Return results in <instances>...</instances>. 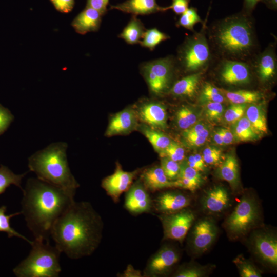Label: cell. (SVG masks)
Returning a JSON list of instances; mask_svg holds the SVG:
<instances>
[{
    "mask_svg": "<svg viewBox=\"0 0 277 277\" xmlns=\"http://www.w3.org/2000/svg\"><path fill=\"white\" fill-rule=\"evenodd\" d=\"M233 133L236 138L241 141H254L259 137V134L246 116H242L234 123Z\"/></svg>",
    "mask_w": 277,
    "mask_h": 277,
    "instance_id": "f546056e",
    "label": "cell"
},
{
    "mask_svg": "<svg viewBox=\"0 0 277 277\" xmlns=\"http://www.w3.org/2000/svg\"><path fill=\"white\" fill-rule=\"evenodd\" d=\"M197 116L194 111L187 106H182L176 113V123L182 130H186L196 124Z\"/></svg>",
    "mask_w": 277,
    "mask_h": 277,
    "instance_id": "d6a6232c",
    "label": "cell"
},
{
    "mask_svg": "<svg viewBox=\"0 0 277 277\" xmlns=\"http://www.w3.org/2000/svg\"><path fill=\"white\" fill-rule=\"evenodd\" d=\"M169 38L168 35L153 28L146 30L139 44L142 47L153 51L161 42Z\"/></svg>",
    "mask_w": 277,
    "mask_h": 277,
    "instance_id": "4dcf8cb0",
    "label": "cell"
},
{
    "mask_svg": "<svg viewBox=\"0 0 277 277\" xmlns=\"http://www.w3.org/2000/svg\"><path fill=\"white\" fill-rule=\"evenodd\" d=\"M109 0H87L86 6L92 8L103 15L107 11V7Z\"/></svg>",
    "mask_w": 277,
    "mask_h": 277,
    "instance_id": "681fc988",
    "label": "cell"
},
{
    "mask_svg": "<svg viewBox=\"0 0 277 277\" xmlns=\"http://www.w3.org/2000/svg\"><path fill=\"white\" fill-rule=\"evenodd\" d=\"M202 155L205 163L215 165L220 162L222 153L221 150L216 147H208L204 149Z\"/></svg>",
    "mask_w": 277,
    "mask_h": 277,
    "instance_id": "f6af8a7d",
    "label": "cell"
},
{
    "mask_svg": "<svg viewBox=\"0 0 277 277\" xmlns=\"http://www.w3.org/2000/svg\"><path fill=\"white\" fill-rule=\"evenodd\" d=\"M141 131L159 154L168 147L171 141L166 135L149 126H142Z\"/></svg>",
    "mask_w": 277,
    "mask_h": 277,
    "instance_id": "f1b7e54d",
    "label": "cell"
},
{
    "mask_svg": "<svg viewBox=\"0 0 277 277\" xmlns=\"http://www.w3.org/2000/svg\"><path fill=\"white\" fill-rule=\"evenodd\" d=\"M209 135V130L207 128L199 132L191 134H183L184 138L190 146L192 147H200L203 145Z\"/></svg>",
    "mask_w": 277,
    "mask_h": 277,
    "instance_id": "ee69618b",
    "label": "cell"
},
{
    "mask_svg": "<svg viewBox=\"0 0 277 277\" xmlns=\"http://www.w3.org/2000/svg\"><path fill=\"white\" fill-rule=\"evenodd\" d=\"M179 177L186 178L200 187L203 182L200 172L188 166L185 161L180 164V170L177 177Z\"/></svg>",
    "mask_w": 277,
    "mask_h": 277,
    "instance_id": "ab89813d",
    "label": "cell"
},
{
    "mask_svg": "<svg viewBox=\"0 0 277 277\" xmlns=\"http://www.w3.org/2000/svg\"><path fill=\"white\" fill-rule=\"evenodd\" d=\"M190 202V197L181 192L166 191L157 196L153 204L157 211L170 214L186 208Z\"/></svg>",
    "mask_w": 277,
    "mask_h": 277,
    "instance_id": "e0dca14e",
    "label": "cell"
},
{
    "mask_svg": "<svg viewBox=\"0 0 277 277\" xmlns=\"http://www.w3.org/2000/svg\"><path fill=\"white\" fill-rule=\"evenodd\" d=\"M270 9L276 10L277 8V0H262Z\"/></svg>",
    "mask_w": 277,
    "mask_h": 277,
    "instance_id": "6f0895ef",
    "label": "cell"
},
{
    "mask_svg": "<svg viewBox=\"0 0 277 277\" xmlns=\"http://www.w3.org/2000/svg\"><path fill=\"white\" fill-rule=\"evenodd\" d=\"M21 213L35 239L49 241L52 228L74 201L73 195L37 178H29L22 189Z\"/></svg>",
    "mask_w": 277,
    "mask_h": 277,
    "instance_id": "7a4b0ae2",
    "label": "cell"
},
{
    "mask_svg": "<svg viewBox=\"0 0 277 277\" xmlns=\"http://www.w3.org/2000/svg\"><path fill=\"white\" fill-rule=\"evenodd\" d=\"M13 119L10 111L0 104V135L6 131Z\"/></svg>",
    "mask_w": 277,
    "mask_h": 277,
    "instance_id": "bcb514c9",
    "label": "cell"
},
{
    "mask_svg": "<svg viewBox=\"0 0 277 277\" xmlns=\"http://www.w3.org/2000/svg\"><path fill=\"white\" fill-rule=\"evenodd\" d=\"M161 157H167L177 162H181L185 156L184 148L177 143L171 141L168 147L160 154Z\"/></svg>",
    "mask_w": 277,
    "mask_h": 277,
    "instance_id": "f35d334b",
    "label": "cell"
},
{
    "mask_svg": "<svg viewBox=\"0 0 277 277\" xmlns=\"http://www.w3.org/2000/svg\"><path fill=\"white\" fill-rule=\"evenodd\" d=\"M110 9H115L134 15H148L165 12V7L160 6L156 0H126L121 3L111 5Z\"/></svg>",
    "mask_w": 277,
    "mask_h": 277,
    "instance_id": "44dd1931",
    "label": "cell"
},
{
    "mask_svg": "<svg viewBox=\"0 0 277 277\" xmlns=\"http://www.w3.org/2000/svg\"><path fill=\"white\" fill-rule=\"evenodd\" d=\"M161 167L166 176L170 181L177 179L180 170V164L167 157H161Z\"/></svg>",
    "mask_w": 277,
    "mask_h": 277,
    "instance_id": "74e56055",
    "label": "cell"
},
{
    "mask_svg": "<svg viewBox=\"0 0 277 277\" xmlns=\"http://www.w3.org/2000/svg\"><path fill=\"white\" fill-rule=\"evenodd\" d=\"M220 129L224 145H229L232 143L234 138L233 133L226 128H221Z\"/></svg>",
    "mask_w": 277,
    "mask_h": 277,
    "instance_id": "816d5d0a",
    "label": "cell"
},
{
    "mask_svg": "<svg viewBox=\"0 0 277 277\" xmlns=\"http://www.w3.org/2000/svg\"><path fill=\"white\" fill-rule=\"evenodd\" d=\"M207 128V126L204 123H200L195 124L190 128L184 130L183 134H191L199 132L204 129Z\"/></svg>",
    "mask_w": 277,
    "mask_h": 277,
    "instance_id": "f907efd6",
    "label": "cell"
},
{
    "mask_svg": "<svg viewBox=\"0 0 277 277\" xmlns=\"http://www.w3.org/2000/svg\"><path fill=\"white\" fill-rule=\"evenodd\" d=\"M207 36L217 59L249 63L260 52L254 20L244 11L207 27Z\"/></svg>",
    "mask_w": 277,
    "mask_h": 277,
    "instance_id": "3957f363",
    "label": "cell"
},
{
    "mask_svg": "<svg viewBox=\"0 0 277 277\" xmlns=\"http://www.w3.org/2000/svg\"><path fill=\"white\" fill-rule=\"evenodd\" d=\"M203 73H197L185 75L175 81L169 92L176 97H194L199 88Z\"/></svg>",
    "mask_w": 277,
    "mask_h": 277,
    "instance_id": "603a6c76",
    "label": "cell"
},
{
    "mask_svg": "<svg viewBox=\"0 0 277 277\" xmlns=\"http://www.w3.org/2000/svg\"><path fill=\"white\" fill-rule=\"evenodd\" d=\"M217 60L216 71L222 83L233 86L250 83L252 69L250 63L226 59Z\"/></svg>",
    "mask_w": 277,
    "mask_h": 277,
    "instance_id": "9c48e42d",
    "label": "cell"
},
{
    "mask_svg": "<svg viewBox=\"0 0 277 277\" xmlns=\"http://www.w3.org/2000/svg\"><path fill=\"white\" fill-rule=\"evenodd\" d=\"M153 205L147 189L140 182L130 187L125 200V208L133 214L149 212Z\"/></svg>",
    "mask_w": 277,
    "mask_h": 277,
    "instance_id": "2e32d148",
    "label": "cell"
},
{
    "mask_svg": "<svg viewBox=\"0 0 277 277\" xmlns=\"http://www.w3.org/2000/svg\"><path fill=\"white\" fill-rule=\"evenodd\" d=\"M226 98L231 104H248L256 103L263 98V94L258 91L238 90H226L220 88Z\"/></svg>",
    "mask_w": 277,
    "mask_h": 277,
    "instance_id": "4316f807",
    "label": "cell"
},
{
    "mask_svg": "<svg viewBox=\"0 0 277 277\" xmlns=\"http://www.w3.org/2000/svg\"><path fill=\"white\" fill-rule=\"evenodd\" d=\"M259 217L257 202L252 196L242 197L225 221V227L234 238L246 234L258 222Z\"/></svg>",
    "mask_w": 277,
    "mask_h": 277,
    "instance_id": "ba28073f",
    "label": "cell"
},
{
    "mask_svg": "<svg viewBox=\"0 0 277 277\" xmlns=\"http://www.w3.org/2000/svg\"><path fill=\"white\" fill-rule=\"evenodd\" d=\"M55 9L61 12L67 13L72 11L75 0H49Z\"/></svg>",
    "mask_w": 277,
    "mask_h": 277,
    "instance_id": "7dc6e473",
    "label": "cell"
},
{
    "mask_svg": "<svg viewBox=\"0 0 277 277\" xmlns=\"http://www.w3.org/2000/svg\"><path fill=\"white\" fill-rule=\"evenodd\" d=\"M7 207L5 206L0 207V232H6L9 238L13 236L20 238L31 245L33 241L29 240L26 237L15 231L10 225V219L21 214V212H19L10 215H6L5 213Z\"/></svg>",
    "mask_w": 277,
    "mask_h": 277,
    "instance_id": "836d02e7",
    "label": "cell"
},
{
    "mask_svg": "<svg viewBox=\"0 0 277 277\" xmlns=\"http://www.w3.org/2000/svg\"><path fill=\"white\" fill-rule=\"evenodd\" d=\"M258 78L263 83L271 81L275 76L277 58L275 44H270L262 52H259L249 62Z\"/></svg>",
    "mask_w": 277,
    "mask_h": 277,
    "instance_id": "7c38bea8",
    "label": "cell"
},
{
    "mask_svg": "<svg viewBox=\"0 0 277 277\" xmlns=\"http://www.w3.org/2000/svg\"><path fill=\"white\" fill-rule=\"evenodd\" d=\"M203 25L200 32L194 31L185 38L174 56L177 70L187 75L203 73L212 65L215 58L207 39L206 22Z\"/></svg>",
    "mask_w": 277,
    "mask_h": 277,
    "instance_id": "8992f818",
    "label": "cell"
},
{
    "mask_svg": "<svg viewBox=\"0 0 277 277\" xmlns=\"http://www.w3.org/2000/svg\"><path fill=\"white\" fill-rule=\"evenodd\" d=\"M125 276H140L141 275L140 272L135 270L132 266L128 267L127 270L125 271Z\"/></svg>",
    "mask_w": 277,
    "mask_h": 277,
    "instance_id": "11a10c76",
    "label": "cell"
},
{
    "mask_svg": "<svg viewBox=\"0 0 277 277\" xmlns=\"http://www.w3.org/2000/svg\"><path fill=\"white\" fill-rule=\"evenodd\" d=\"M260 1H262V0H244V10L243 11L250 14L257 3Z\"/></svg>",
    "mask_w": 277,
    "mask_h": 277,
    "instance_id": "f5cc1de1",
    "label": "cell"
},
{
    "mask_svg": "<svg viewBox=\"0 0 277 277\" xmlns=\"http://www.w3.org/2000/svg\"><path fill=\"white\" fill-rule=\"evenodd\" d=\"M101 217L88 202L74 201L54 224L55 246L72 259L91 254L102 238Z\"/></svg>",
    "mask_w": 277,
    "mask_h": 277,
    "instance_id": "6da1fadb",
    "label": "cell"
},
{
    "mask_svg": "<svg viewBox=\"0 0 277 277\" xmlns=\"http://www.w3.org/2000/svg\"><path fill=\"white\" fill-rule=\"evenodd\" d=\"M172 4L165 7V11L172 9L177 15H181L188 8L190 0H172Z\"/></svg>",
    "mask_w": 277,
    "mask_h": 277,
    "instance_id": "c3c4849f",
    "label": "cell"
},
{
    "mask_svg": "<svg viewBox=\"0 0 277 277\" xmlns=\"http://www.w3.org/2000/svg\"><path fill=\"white\" fill-rule=\"evenodd\" d=\"M162 223L164 238L182 242L195 220L193 212L186 208L163 214L160 216Z\"/></svg>",
    "mask_w": 277,
    "mask_h": 277,
    "instance_id": "30bf717a",
    "label": "cell"
},
{
    "mask_svg": "<svg viewBox=\"0 0 277 277\" xmlns=\"http://www.w3.org/2000/svg\"><path fill=\"white\" fill-rule=\"evenodd\" d=\"M201 202L205 211L211 214H219L228 207L230 197L225 188L215 186L206 192Z\"/></svg>",
    "mask_w": 277,
    "mask_h": 277,
    "instance_id": "d6986e66",
    "label": "cell"
},
{
    "mask_svg": "<svg viewBox=\"0 0 277 277\" xmlns=\"http://www.w3.org/2000/svg\"><path fill=\"white\" fill-rule=\"evenodd\" d=\"M217 173L218 176L227 182L233 189L239 186V168L237 160L233 154H228L220 165Z\"/></svg>",
    "mask_w": 277,
    "mask_h": 277,
    "instance_id": "d4e9b609",
    "label": "cell"
},
{
    "mask_svg": "<svg viewBox=\"0 0 277 277\" xmlns=\"http://www.w3.org/2000/svg\"><path fill=\"white\" fill-rule=\"evenodd\" d=\"M217 234V228L214 222L209 218L199 220L194 225L191 244L197 253L207 250L213 243Z\"/></svg>",
    "mask_w": 277,
    "mask_h": 277,
    "instance_id": "5bb4252c",
    "label": "cell"
},
{
    "mask_svg": "<svg viewBox=\"0 0 277 277\" xmlns=\"http://www.w3.org/2000/svg\"><path fill=\"white\" fill-rule=\"evenodd\" d=\"M205 114L208 119L212 121H219L224 113V107L221 103L206 102Z\"/></svg>",
    "mask_w": 277,
    "mask_h": 277,
    "instance_id": "b9f144b4",
    "label": "cell"
},
{
    "mask_svg": "<svg viewBox=\"0 0 277 277\" xmlns=\"http://www.w3.org/2000/svg\"><path fill=\"white\" fill-rule=\"evenodd\" d=\"M233 262L238 269L240 276L261 277L262 276L259 269L243 255H238Z\"/></svg>",
    "mask_w": 277,
    "mask_h": 277,
    "instance_id": "8d00e7d4",
    "label": "cell"
},
{
    "mask_svg": "<svg viewBox=\"0 0 277 277\" xmlns=\"http://www.w3.org/2000/svg\"><path fill=\"white\" fill-rule=\"evenodd\" d=\"M213 140L219 145H223V141L221 129L217 130L214 133Z\"/></svg>",
    "mask_w": 277,
    "mask_h": 277,
    "instance_id": "9f6ffc18",
    "label": "cell"
},
{
    "mask_svg": "<svg viewBox=\"0 0 277 277\" xmlns=\"http://www.w3.org/2000/svg\"><path fill=\"white\" fill-rule=\"evenodd\" d=\"M197 23H204L197 13V9L194 7L188 8L176 23L177 27H182L191 31L194 32V26Z\"/></svg>",
    "mask_w": 277,
    "mask_h": 277,
    "instance_id": "e575fe53",
    "label": "cell"
},
{
    "mask_svg": "<svg viewBox=\"0 0 277 277\" xmlns=\"http://www.w3.org/2000/svg\"><path fill=\"white\" fill-rule=\"evenodd\" d=\"M103 15L97 10L86 6L72 21L71 26L77 33L84 35L99 30Z\"/></svg>",
    "mask_w": 277,
    "mask_h": 277,
    "instance_id": "ffe728a7",
    "label": "cell"
},
{
    "mask_svg": "<svg viewBox=\"0 0 277 277\" xmlns=\"http://www.w3.org/2000/svg\"><path fill=\"white\" fill-rule=\"evenodd\" d=\"M208 270L206 266H189L183 267L174 274L176 277H201L205 276Z\"/></svg>",
    "mask_w": 277,
    "mask_h": 277,
    "instance_id": "7bdbcfd3",
    "label": "cell"
},
{
    "mask_svg": "<svg viewBox=\"0 0 277 277\" xmlns=\"http://www.w3.org/2000/svg\"><path fill=\"white\" fill-rule=\"evenodd\" d=\"M27 173L16 174L7 167L0 165V194L11 185H14L22 190L21 186L22 180Z\"/></svg>",
    "mask_w": 277,
    "mask_h": 277,
    "instance_id": "1f68e13d",
    "label": "cell"
},
{
    "mask_svg": "<svg viewBox=\"0 0 277 277\" xmlns=\"http://www.w3.org/2000/svg\"><path fill=\"white\" fill-rule=\"evenodd\" d=\"M185 162L188 166L200 172L204 171L205 170L195 160L193 155L189 156Z\"/></svg>",
    "mask_w": 277,
    "mask_h": 277,
    "instance_id": "db71d44e",
    "label": "cell"
},
{
    "mask_svg": "<svg viewBox=\"0 0 277 277\" xmlns=\"http://www.w3.org/2000/svg\"><path fill=\"white\" fill-rule=\"evenodd\" d=\"M141 120L149 127L155 129H163L167 126V112L165 106L158 102L148 101L139 108Z\"/></svg>",
    "mask_w": 277,
    "mask_h": 277,
    "instance_id": "ac0fdd59",
    "label": "cell"
},
{
    "mask_svg": "<svg viewBox=\"0 0 277 277\" xmlns=\"http://www.w3.org/2000/svg\"><path fill=\"white\" fill-rule=\"evenodd\" d=\"M146 30L143 22L137 17L136 15H132L128 23L118 37L130 45L139 44Z\"/></svg>",
    "mask_w": 277,
    "mask_h": 277,
    "instance_id": "484cf974",
    "label": "cell"
},
{
    "mask_svg": "<svg viewBox=\"0 0 277 277\" xmlns=\"http://www.w3.org/2000/svg\"><path fill=\"white\" fill-rule=\"evenodd\" d=\"M225 96L220 90L213 84L206 82L204 84L200 95L201 102H218L223 103Z\"/></svg>",
    "mask_w": 277,
    "mask_h": 277,
    "instance_id": "d590c367",
    "label": "cell"
},
{
    "mask_svg": "<svg viewBox=\"0 0 277 277\" xmlns=\"http://www.w3.org/2000/svg\"><path fill=\"white\" fill-rule=\"evenodd\" d=\"M179 254L173 248L162 247L148 261L144 271L147 276H157L167 273L178 262Z\"/></svg>",
    "mask_w": 277,
    "mask_h": 277,
    "instance_id": "4fadbf2b",
    "label": "cell"
},
{
    "mask_svg": "<svg viewBox=\"0 0 277 277\" xmlns=\"http://www.w3.org/2000/svg\"><path fill=\"white\" fill-rule=\"evenodd\" d=\"M136 124L135 112L126 109L116 113L110 120L105 135L111 136L127 133L133 130Z\"/></svg>",
    "mask_w": 277,
    "mask_h": 277,
    "instance_id": "7402d4cb",
    "label": "cell"
},
{
    "mask_svg": "<svg viewBox=\"0 0 277 277\" xmlns=\"http://www.w3.org/2000/svg\"><path fill=\"white\" fill-rule=\"evenodd\" d=\"M136 173V171H124L117 164L114 172L102 181V187L114 201L117 202L121 194L130 187Z\"/></svg>",
    "mask_w": 277,
    "mask_h": 277,
    "instance_id": "9a60e30c",
    "label": "cell"
},
{
    "mask_svg": "<svg viewBox=\"0 0 277 277\" xmlns=\"http://www.w3.org/2000/svg\"><path fill=\"white\" fill-rule=\"evenodd\" d=\"M254 253L264 263L270 266L277 265V240L274 234L266 231H257L251 238Z\"/></svg>",
    "mask_w": 277,
    "mask_h": 277,
    "instance_id": "8fae6325",
    "label": "cell"
},
{
    "mask_svg": "<svg viewBox=\"0 0 277 277\" xmlns=\"http://www.w3.org/2000/svg\"><path fill=\"white\" fill-rule=\"evenodd\" d=\"M67 144L53 143L28 159L29 170L37 177L74 196L79 185L72 174L67 161Z\"/></svg>",
    "mask_w": 277,
    "mask_h": 277,
    "instance_id": "277c9868",
    "label": "cell"
},
{
    "mask_svg": "<svg viewBox=\"0 0 277 277\" xmlns=\"http://www.w3.org/2000/svg\"><path fill=\"white\" fill-rule=\"evenodd\" d=\"M245 111L246 117L258 134L267 133L266 115L262 105L252 103L247 107Z\"/></svg>",
    "mask_w": 277,
    "mask_h": 277,
    "instance_id": "83f0119b",
    "label": "cell"
},
{
    "mask_svg": "<svg viewBox=\"0 0 277 277\" xmlns=\"http://www.w3.org/2000/svg\"><path fill=\"white\" fill-rule=\"evenodd\" d=\"M140 69L150 92L156 95L169 91L174 74L178 71L173 55L143 62Z\"/></svg>",
    "mask_w": 277,
    "mask_h": 277,
    "instance_id": "52a82bcc",
    "label": "cell"
},
{
    "mask_svg": "<svg viewBox=\"0 0 277 277\" xmlns=\"http://www.w3.org/2000/svg\"><path fill=\"white\" fill-rule=\"evenodd\" d=\"M141 177L145 187L151 191L175 187L174 181L169 180L159 166H154L145 170Z\"/></svg>",
    "mask_w": 277,
    "mask_h": 277,
    "instance_id": "cb8c5ba5",
    "label": "cell"
},
{
    "mask_svg": "<svg viewBox=\"0 0 277 277\" xmlns=\"http://www.w3.org/2000/svg\"><path fill=\"white\" fill-rule=\"evenodd\" d=\"M28 256L13 272L17 277H57L62 269L60 263V250L49 241L35 239L31 244Z\"/></svg>",
    "mask_w": 277,
    "mask_h": 277,
    "instance_id": "5b68a950",
    "label": "cell"
},
{
    "mask_svg": "<svg viewBox=\"0 0 277 277\" xmlns=\"http://www.w3.org/2000/svg\"><path fill=\"white\" fill-rule=\"evenodd\" d=\"M247 107V104H232L224 113L225 121L234 124L243 116Z\"/></svg>",
    "mask_w": 277,
    "mask_h": 277,
    "instance_id": "60d3db41",
    "label": "cell"
}]
</instances>
